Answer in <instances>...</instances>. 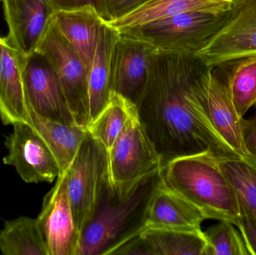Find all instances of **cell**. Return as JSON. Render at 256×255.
Instances as JSON below:
<instances>
[{
  "instance_id": "obj_1",
  "label": "cell",
  "mask_w": 256,
  "mask_h": 255,
  "mask_svg": "<svg viewBox=\"0 0 256 255\" xmlns=\"http://www.w3.org/2000/svg\"><path fill=\"white\" fill-rule=\"evenodd\" d=\"M212 69L196 53L158 49L154 55L136 106L160 157L161 169L186 156L240 158L216 131L208 112L206 91Z\"/></svg>"
},
{
  "instance_id": "obj_2",
  "label": "cell",
  "mask_w": 256,
  "mask_h": 255,
  "mask_svg": "<svg viewBox=\"0 0 256 255\" xmlns=\"http://www.w3.org/2000/svg\"><path fill=\"white\" fill-rule=\"evenodd\" d=\"M161 178L160 169L137 181L122 195L108 182L81 232L76 255H114L138 236L146 229L149 205Z\"/></svg>"
},
{
  "instance_id": "obj_3",
  "label": "cell",
  "mask_w": 256,
  "mask_h": 255,
  "mask_svg": "<svg viewBox=\"0 0 256 255\" xmlns=\"http://www.w3.org/2000/svg\"><path fill=\"white\" fill-rule=\"evenodd\" d=\"M210 154L178 157L161 169L168 188L198 207L208 220H226L234 226L240 213L238 199Z\"/></svg>"
},
{
  "instance_id": "obj_4",
  "label": "cell",
  "mask_w": 256,
  "mask_h": 255,
  "mask_svg": "<svg viewBox=\"0 0 256 255\" xmlns=\"http://www.w3.org/2000/svg\"><path fill=\"white\" fill-rule=\"evenodd\" d=\"M228 10L188 11L140 26L117 30L158 50L197 53L224 23Z\"/></svg>"
},
{
  "instance_id": "obj_5",
  "label": "cell",
  "mask_w": 256,
  "mask_h": 255,
  "mask_svg": "<svg viewBox=\"0 0 256 255\" xmlns=\"http://www.w3.org/2000/svg\"><path fill=\"white\" fill-rule=\"evenodd\" d=\"M64 173L75 225L80 235L94 212L104 187L109 182L108 151L87 130Z\"/></svg>"
},
{
  "instance_id": "obj_6",
  "label": "cell",
  "mask_w": 256,
  "mask_h": 255,
  "mask_svg": "<svg viewBox=\"0 0 256 255\" xmlns=\"http://www.w3.org/2000/svg\"><path fill=\"white\" fill-rule=\"evenodd\" d=\"M108 153L110 184L120 195L127 193L142 178L161 169L160 157L137 111Z\"/></svg>"
},
{
  "instance_id": "obj_7",
  "label": "cell",
  "mask_w": 256,
  "mask_h": 255,
  "mask_svg": "<svg viewBox=\"0 0 256 255\" xmlns=\"http://www.w3.org/2000/svg\"><path fill=\"white\" fill-rule=\"evenodd\" d=\"M37 52L49 61L61 84L75 124L86 129L88 115V70L54 20L45 32Z\"/></svg>"
},
{
  "instance_id": "obj_8",
  "label": "cell",
  "mask_w": 256,
  "mask_h": 255,
  "mask_svg": "<svg viewBox=\"0 0 256 255\" xmlns=\"http://www.w3.org/2000/svg\"><path fill=\"white\" fill-rule=\"evenodd\" d=\"M196 55L212 67L256 55V0H232L224 23Z\"/></svg>"
},
{
  "instance_id": "obj_9",
  "label": "cell",
  "mask_w": 256,
  "mask_h": 255,
  "mask_svg": "<svg viewBox=\"0 0 256 255\" xmlns=\"http://www.w3.org/2000/svg\"><path fill=\"white\" fill-rule=\"evenodd\" d=\"M6 137L8 154L3 163L13 166L28 184L52 183L60 175L58 163L43 138L28 123L13 124Z\"/></svg>"
},
{
  "instance_id": "obj_10",
  "label": "cell",
  "mask_w": 256,
  "mask_h": 255,
  "mask_svg": "<svg viewBox=\"0 0 256 255\" xmlns=\"http://www.w3.org/2000/svg\"><path fill=\"white\" fill-rule=\"evenodd\" d=\"M28 107L36 114L64 124H76L61 84L46 58L36 51L26 58L22 69Z\"/></svg>"
},
{
  "instance_id": "obj_11",
  "label": "cell",
  "mask_w": 256,
  "mask_h": 255,
  "mask_svg": "<svg viewBox=\"0 0 256 255\" xmlns=\"http://www.w3.org/2000/svg\"><path fill=\"white\" fill-rule=\"evenodd\" d=\"M48 248V255H76L80 235L66 187V173L45 195L37 218Z\"/></svg>"
},
{
  "instance_id": "obj_12",
  "label": "cell",
  "mask_w": 256,
  "mask_h": 255,
  "mask_svg": "<svg viewBox=\"0 0 256 255\" xmlns=\"http://www.w3.org/2000/svg\"><path fill=\"white\" fill-rule=\"evenodd\" d=\"M156 50L148 42L120 33L112 61L114 92L136 104L147 84Z\"/></svg>"
},
{
  "instance_id": "obj_13",
  "label": "cell",
  "mask_w": 256,
  "mask_h": 255,
  "mask_svg": "<svg viewBox=\"0 0 256 255\" xmlns=\"http://www.w3.org/2000/svg\"><path fill=\"white\" fill-rule=\"evenodd\" d=\"M8 27L6 38L24 56L37 51L54 20L55 10L50 0H3Z\"/></svg>"
},
{
  "instance_id": "obj_14",
  "label": "cell",
  "mask_w": 256,
  "mask_h": 255,
  "mask_svg": "<svg viewBox=\"0 0 256 255\" xmlns=\"http://www.w3.org/2000/svg\"><path fill=\"white\" fill-rule=\"evenodd\" d=\"M206 106L213 125L227 145L240 158L249 157L244 129V118L238 112L225 80L216 67L210 73Z\"/></svg>"
},
{
  "instance_id": "obj_15",
  "label": "cell",
  "mask_w": 256,
  "mask_h": 255,
  "mask_svg": "<svg viewBox=\"0 0 256 255\" xmlns=\"http://www.w3.org/2000/svg\"><path fill=\"white\" fill-rule=\"evenodd\" d=\"M26 58L6 37H0V118L4 125L28 124L22 77Z\"/></svg>"
},
{
  "instance_id": "obj_16",
  "label": "cell",
  "mask_w": 256,
  "mask_h": 255,
  "mask_svg": "<svg viewBox=\"0 0 256 255\" xmlns=\"http://www.w3.org/2000/svg\"><path fill=\"white\" fill-rule=\"evenodd\" d=\"M207 220L198 207L168 188L161 178L149 205L146 228L200 232Z\"/></svg>"
},
{
  "instance_id": "obj_17",
  "label": "cell",
  "mask_w": 256,
  "mask_h": 255,
  "mask_svg": "<svg viewBox=\"0 0 256 255\" xmlns=\"http://www.w3.org/2000/svg\"><path fill=\"white\" fill-rule=\"evenodd\" d=\"M118 35L120 32L116 28L106 22H104L100 28L94 58L88 70L90 123L106 106L114 93L112 61Z\"/></svg>"
},
{
  "instance_id": "obj_18",
  "label": "cell",
  "mask_w": 256,
  "mask_h": 255,
  "mask_svg": "<svg viewBox=\"0 0 256 255\" xmlns=\"http://www.w3.org/2000/svg\"><path fill=\"white\" fill-rule=\"evenodd\" d=\"M54 20L90 70L104 19L94 7H85L55 12Z\"/></svg>"
},
{
  "instance_id": "obj_19",
  "label": "cell",
  "mask_w": 256,
  "mask_h": 255,
  "mask_svg": "<svg viewBox=\"0 0 256 255\" xmlns=\"http://www.w3.org/2000/svg\"><path fill=\"white\" fill-rule=\"evenodd\" d=\"M232 0H148L123 17L106 22L116 30L140 26L188 11L224 12Z\"/></svg>"
},
{
  "instance_id": "obj_20",
  "label": "cell",
  "mask_w": 256,
  "mask_h": 255,
  "mask_svg": "<svg viewBox=\"0 0 256 255\" xmlns=\"http://www.w3.org/2000/svg\"><path fill=\"white\" fill-rule=\"evenodd\" d=\"M140 254L208 255L206 233L146 228L137 236Z\"/></svg>"
},
{
  "instance_id": "obj_21",
  "label": "cell",
  "mask_w": 256,
  "mask_h": 255,
  "mask_svg": "<svg viewBox=\"0 0 256 255\" xmlns=\"http://www.w3.org/2000/svg\"><path fill=\"white\" fill-rule=\"evenodd\" d=\"M28 122L40 136L54 154L60 169L64 173L73 162L86 129L76 124H64L46 119L28 106Z\"/></svg>"
},
{
  "instance_id": "obj_22",
  "label": "cell",
  "mask_w": 256,
  "mask_h": 255,
  "mask_svg": "<svg viewBox=\"0 0 256 255\" xmlns=\"http://www.w3.org/2000/svg\"><path fill=\"white\" fill-rule=\"evenodd\" d=\"M226 84L240 116L256 108V55L226 61L216 66Z\"/></svg>"
},
{
  "instance_id": "obj_23",
  "label": "cell",
  "mask_w": 256,
  "mask_h": 255,
  "mask_svg": "<svg viewBox=\"0 0 256 255\" xmlns=\"http://www.w3.org/2000/svg\"><path fill=\"white\" fill-rule=\"evenodd\" d=\"M0 251L4 255H48L37 219L20 217L4 222L0 231Z\"/></svg>"
},
{
  "instance_id": "obj_24",
  "label": "cell",
  "mask_w": 256,
  "mask_h": 255,
  "mask_svg": "<svg viewBox=\"0 0 256 255\" xmlns=\"http://www.w3.org/2000/svg\"><path fill=\"white\" fill-rule=\"evenodd\" d=\"M136 111L134 103L114 92L106 106L90 121L86 127L87 131L108 151Z\"/></svg>"
},
{
  "instance_id": "obj_25",
  "label": "cell",
  "mask_w": 256,
  "mask_h": 255,
  "mask_svg": "<svg viewBox=\"0 0 256 255\" xmlns=\"http://www.w3.org/2000/svg\"><path fill=\"white\" fill-rule=\"evenodd\" d=\"M218 164L234 190L240 208L256 218V164L246 158L218 159Z\"/></svg>"
},
{
  "instance_id": "obj_26",
  "label": "cell",
  "mask_w": 256,
  "mask_h": 255,
  "mask_svg": "<svg viewBox=\"0 0 256 255\" xmlns=\"http://www.w3.org/2000/svg\"><path fill=\"white\" fill-rule=\"evenodd\" d=\"M204 233L208 255H250L238 229L231 222L219 221Z\"/></svg>"
},
{
  "instance_id": "obj_27",
  "label": "cell",
  "mask_w": 256,
  "mask_h": 255,
  "mask_svg": "<svg viewBox=\"0 0 256 255\" xmlns=\"http://www.w3.org/2000/svg\"><path fill=\"white\" fill-rule=\"evenodd\" d=\"M148 0H103L105 22L123 17Z\"/></svg>"
},
{
  "instance_id": "obj_28",
  "label": "cell",
  "mask_w": 256,
  "mask_h": 255,
  "mask_svg": "<svg viewBox=\"0 0 256 255\" xmlns=\"http://www.w3.org/2000/svg\"><path fill=\"white\" fill-rule=\"evenodd\" d=\"M236 227L238 229L250 255H256V218L240 208Z\"/></svg>"
},
{
  "instance_id": "obj_29",
  "label": "cell",
  "mask_w": 256,
  "mask_h": 255,
  "mask_svg": "<svg viewBox=\"0 0 256 255\" xmlns=\"http://www.w3.org/2000/svg\"><path fill=\"white\" fill-rule=\"evenodd\" d=\"M55 12L76 10L85 7H93L105 21L103 0H50Z\"/></svg>"
},
{
  "instance_id": "obj_30",
  "label": "cell",
  "mask_w": 256,
  "mask_h": 255,
  "mask_svg": "<svg viewBox=\"0 0 256 255\" xmlns=\"http://www.w3.org/2000/svg\"><path fill=\"white\" fill-rule=\"evenodd\" d=\"M244 136L246 148L250 154H256V115L249 119H245Z\"/></svg>"
},
{
  "instance_id": "obj_31",
  "label": "cell",
  "mask_w": 256,
  "mask_h": 255,
  "mask_svg": "<svg viewBox=\"0 0 256 255\" xmlns=\"http://www.w3.org/2000/svg\"><path fill=\"white\" fill-rule=\"evenodd\" d=\"M250 157L251 158H252V160H254V162H255L256 164V154H250Z\"/></svg>"
},
{
  "instance_id": "obj_32",
  "label": "cell",
  "mask_w": 256,
  "mask_h": 255,
  "mask_svg": "<svg viewBox=\"0 0 256 255\" xmlns=\"http://www.w3.org/2000/svg\"><path fill=\"white\" fill-rule=\"evenodd\" d=\"M3 1V0H0V1Z\"/></svg>"
},
{
  "instance_id": "obj_33",
  "label": "cell",
  "mask_w": 256,
  "mask_h": 255,
  "mask_svg": "<svg viewBox=\"0 0 256 255\" xmlns=\"http://www.w3.org/2000/svg\"><path fill=\"white\" fill-rule=\"evenodd\" d=\"M255 115H256V113L255 114Z\"/></svg>"
}]
</instances>
